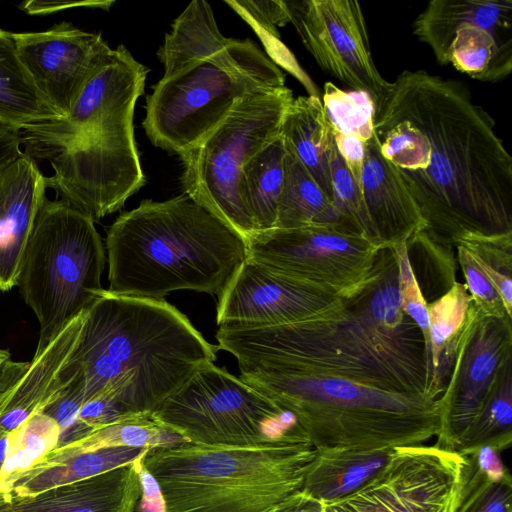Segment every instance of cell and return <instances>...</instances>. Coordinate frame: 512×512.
Here are the masks:
<instances>
[{
    "label": "cell",
    "instance_id": "cell-1",
    "mask_svg": "<svg viewBox=\"0 0 512 512\" xmlns=\"http://www.w3.org/2000/svg\"><path fill=\"white\" fill-rule=\"evenodd\" d=\"M373 131L432 240L512 233V157L466 85L404 70L375 104Z\"/></svg>",
    "mask_w": 512,
    "mask_h": 512
},
{
    "label": "cell",
    "instance_id": "cell-2",
    "mask_svg": "<svg viewBox=\"0 0 512 512\" xmlns=\"http://www.w3.org/2000/svg\"><path fill=\"white\" fill-rule=\"evenodd\" d=\"M216 340L239 369L345 373L387 391L436 398L424 337L401 307L392 248L379 251L367 285L355 296L292 323L219 327Z\"/></svg>",
    "mask_w": 512,
    "mask_h": 512
},
{
    "label": "cell",
    "instance_id": "cell-3",
    "mask_svg": "<svg viewBox=\"0 0 512 512\" xmlns=\"http://www.w3.org/2000/svg\"><path fill=\"white\" fill-rule=\"evenodd\" d=\"M147 72L125 46L111 49L66 118L19 132L29 155L50 161L46 186L94 220L119 210L145 184L133 117Z\"/></svg>",
    "mask_w": 512,
    "mask_h": 512
},
{
    "label": "cell",
    "instance_id": "cell-4",
    "mask_svg": "<svg viewBox=\"0 0 512 512\" xmlns=\"http://www.w3.org/2000/svg\"><path fill=\"white\" fill-rule=\"evenodd\" d=\"M217 349L168 302L105 289L84 312L67 366L80 372L85 401L107 394L128 415L151 416Z\"/></svg>",
    "mask_w": 512,
    "mask_h": 512
},
{
    "label": "cell",
    "instance_id": "cell-5",
    "mask_svg": "<svg viewBox=\"0 0 512 512\" xmlns=\"http://www.w3.org/2000/svg\"><path fill=\"white\" fill-rule=\"evenodd\" d=\"M106 249L107 290L152 300L178 290L220 296L248 258L245 238L186 194L121 214Z\"/></svg>",
    "mask_w": 512,
    "mask_h": 512
},
{
    "label": "cell",
    "instance_id": "cell-6",
    "mask_svg": "<svg viewBox=\"0 0 512 512\" xmlns=\"http://www.w3.org/2000/svg\"><path fill=\"white\" fill-rule=\"evenodd\" d=\"M240 372L243 381L294 414L318 452L422 445L441 429V397L386 391L322 373Z\"/></svg>",
    "mask_w": 512,
    "mask_h": 512
},
{
    "label": "cell",
    "instance_id": "cell-7",
    "mask_svg": "<svg viewBox=\"0 0 512 512\" xmlns=\"http://www.w3.org/2000/svg\"><path fill=\"white\" fill-rule=\"evenodd\" d=\"M311 443L275 447L150 449L143 458L165 512H269L303 490L317 457Z\"/></svg>",
    "mask_w": 512,
    "mask_h": 512
},
{
    "label": "cell",
    "instance_id": "cell-8",
    "mask_svg": "<svg viewBox=\"0 0 512 512\" xmlns=\"http://www.w3.org/2000/svg\"><path fill=\"white\" fill-rule=\"evenodd\" d=\"M105 261L94 219L64 200L45 198L17 282L39 322L34 355L101 296Z\"/></svg>",
    "mask_w": 512,
    "mask_h": 512
},
{
    "label": "cell",
    "instance_id": "cell-9",
    "mask_svg": "<svg viewBox=\"0 0 512 512\" xmlns=\"http://www.w3.org/2000/svg\"><path fill=\"white\" fill-rule=\"evenodd\" d=\"M285 86L279 67L249 39H232L211 59L163 78L146 99L143 127L157 147L179 156L214 130L248 94Z\"/></svg>",
    "mask_w": 512,
    "mask_h": 512
},
{
    "label": "cell",
    "instance_id": "cell-10",
    "mask_svg": "<svg viewBox=\"0 0 512 512\" xmlns=\"http://www.w3.org/2000/svg\"><path fill=\"white\" fill-rule=\"evenodd\" d=\"M151 418L185 442L202 446L311 443L293 413L214 362L199 368Z\"/></svg>",
    "mask_w": 512,
    "mask_h": 512
},
{
    "label": "cell",
    "instance_id": "cell-11",
    "mask_svg": "<svg viewBox=\"0 0 512 512\" xmlns=\"http://www.w3.org/2000/svg\"><path fill=\"white\" fill-rule=\"evenodd\" d=\"M293 99L286 86L252 92L202 141L180 155L185 194L244 238L257 231L243 197L244 166L279 135Z\"/></svg>",
    "mask_w": 512,
    "mask_h": 512
},
{
    "label": "cell",
    "instance_id": "cell-12",
    "mask_svg": "<svg viewBox=\"0 0 512 512\" xmlns=\"http://www.w3.org/2000/svg\"><path fill=\"white\" fill-rule=\"evenodd\" d=\"M245 240L249 258L341 299L365 288L380 250L340 225L272 228Z\"/></svg>",
    "mask_w": 512,
    "mask_h": 512
},
{
    "label": "cell",
    "instance_id": "cell-13",
    "mask_svg": "<svg viewBox=\"0 0 512 512\" xmlns=\"http://www.w3.org/2000/svg\"><path fill=\"white\" fill-rule=\"evenodd\" d=\"M441 65L487 82L512 70V0H432L412 24Z\"/></svg>",
    "mask_w": 512,
    "mask_h": 512
},
{
    "label": "cell",
    "instance_id": "cell-14",
    "mask_svg": "<svg viewBox=\"0 0 512 512\" xmlns=\"http://www.w3.org/2000/svg\"><path fill=\"white\" fill-rule=\"evenodd\" d=\"M467 464L466 455L436 443L395 448L376 476L344 498L320 503L321 512H455Z\"/></svg>",
    "mask_w": 512,
    "mask_h": 512
},
{
    "label": "cell",
    "instance_id": "cell-15",
    "mask_svg": "<svg viewBox=\"0 0 512 512\" xmlns=\"http://www.w3.org/2000/svg\"><path fill=\"white\" fill-rule=\"evenodd\" d=\"M290 23L319 67L375 104L389 82L372 58L361 5L355 0H284Z\"/></svg>",
    "mask_w": 512,
    "mask_h": 512
},
{
    "label": "cell",
    "instance_id": "cell-16",
    "mask_svg": "<svg viewBox=\"0 0 512 512\" xmlns=\"http://www.w3.org/2000/svg\"><path fill=\"white\" fill-rule=\"evenodd\" d=\"M512 357V318L483 314L471 303L444 393L436 444L456 447L486 404L508 358Z\"/></svg>",
    "mask_w": 512,
    "mask_h": 512
},
{
    "label": "cell",
    "instance_id": "cell-17",
    "mask_svg": "<svg viewBox=\"0 0 512 512\" xmlns=\"http://www.w3.org/2000/svg\"><path fill=\"white\" fill-rule=\"evenodd\" d=\"M12 36L34 86L61 119L68 116L89 76L111 51L101 34L69 22Z\"/></svg>",
    "mask_w": 512,
    "mask_h": 512
},
{
    "label": "cell",
    "instance_id": "cell-18",
    "mask_svg": "<svg viewBox=\"0 0 512 512\" xmlns=\"http://www.w3.org/2000/svg\"><path fill=\"white\" fill-rule=\"evenodd\" d=\"M341 298L247 258L218 296L220 328L269 327L311 317Z\"/></svg>",
    "mask_w": 512,
    "mask_h": 512
},
{
    "label": "cell",
    "instance_id": "cell-19",
    "mask_svg": "<svg viewBox=\"0 0 512 512\" xmlns=\"http://www.w3.org/2000/svg\"><path fill=\"white\" fill-rule=\"evenodd\" d=\"M84 312L30 362L9 360L0 373V433L10 434L42 411L68 381L63 370L79 338Z\"/></svg>",
    "mask_w": 512,
    "mask_h": 512
},
{
    "label": "cell",
    "instance_id": "cell-20",
    "mask_svg": "<svg viewBox=\"0 0 512 512\" xmlns=\"http://www.w3.org/2000/svg\"><path fill=\"white\" fill-rule=\"evenodd\" d=\"M143 458L31 495L0 493V512H135Z\"/></svg>",
    "mask_w": 512,
    "mask_h": 512
},
{
    "label": "cell",
    "instance_id": "cell-21",
    "mask_svg": "<svg viewBox=\"0 0 512 512\" xmlns=\"http://www.w3.org/2000/svg\"><path fill=\"white\" fill-rule=\"evenodd\" d=\"M360 190L371 240L380 249L406 243L427 223L396 168L380 153L374 136L365 144Z\"/></svg>",
    "mask_w": 512,
    "mask_h": 512
},
{
    "label": "cell",
    "instance_id": "cell-22",
    "mask_svg": "<svg viewBox=\"0 0 512 512\" xmlns=\"http://www.w3.org/2000/svg\"><path fill=\"white\" fill-rule=\"evenodd\" d=\"M46 188L45 176L27 152L0 171V291L17 285Z\"/></svg>",
    "mask_w": 512,
    "mask_h": 512
},
{
    "label": "cell",
    "instance_id": "cell-23",
    "mask_svg": "<svg viewBox=\"0 0 512 512\" xmlns=\"http://www.w3.org/2000/svg\"><path fill=\"white\" fill-rule=\"evenodd\" d=\"M280 134L286 149L332 201L330 162L336 144L320 97L294 98L283 117Z\"/></svg>",
    "mask_w": 512,
    "mask_h": 512
},
{
    "label": "cell",
    "instance_id": "cell-24",
    "mask_svg": "<svg viewBox=\"0 0 512 512\" xmlns=\"http://www.w3.org/2000/svg\"><path fill=\"white\" fill-rule=\"evenodd\" d=\"M149 449L112 447L70 455L49 452L8 480L0 493L22 496L86 479L144 457Z\"/></svg>",
    "mask_w": 512,
    "mask_h": 512
},
{
    "label": "cell",
    "instance_id": "cell-25",
    "mask_svg": "<svg viewBox=\"0 0 512 512\" xmlns=\"http://www.w3.org/2000/svg\"><path fill=\"white\" fill-rule=\"evenodd\" d=\"M231 41L218 29L210 5L204 0L192 1L174 20L157 53L164 66L163 78L213 58Z\"/></svg>",
    "mask_w": 512,
    "mask_h": 512
},
{
    "label": "cell",
    "instance_id": "cell-26",
    "mask_svg": "<svg viewBox=\"0 0 512 512\" xmlns=\"http://www.w3.org/2000/svg\"><path fill=\"white\" fill-rule=\"evenodd\" d=\"M393 450L318 452L302 492L319 503L344 498L376 476L387 465Z\"/></svg>",
    "mask_w": 512,
    "mask_h": 512
},
{
    "label": "cell",
    "instance_id": "cell-27",
    "mask_svg": "<svg viewBox=\"0 0 512 512\" xmlns=\"http://www.w3.org/2000/svg\"><path fill=\"white\" fill-rule=\"evenodd\" d=\"M59 119L22 65L12 33L0 29V126L19 133Z\"/></svg>",
    "mask_w": 512,
    "mask_h": 512
},
{
    "label": "cell",
    "instance_id": "cell-28",
    "mask_svg": "<svg viewBox=\"0 0 512 512\" xmlns=\"http://www.w3.org/2000/svg\"><path fill=\"white\" fill-rule=\"evenodd\" d=\"M471 303L467 286L459 282L444 295L427 303L430 392L436 398L445 391Z\"/></svg>",
    "mask_w": 512,
    "mask_h": 512
},
{
    "label": "cell",
    "instance_id": "cell-29",
    "mask_svg": "<svg viewBox=\"0 0 512 512\" xmlns=\"http://www.w3.org/2000/svg\"><path fill=\"white\" fill-rule=\"evenodd\" d=\"M284 172V184L274 228L340 225L351 230L332 201L288 150L284 159Z\"/></svg>",
    "mask_w": 512,
    "mask_h": 512
},
{
    "label": "cell",
    "instance_id": "cell-30",
    "mask_svg": "<svg viewBox=\"0 0 512 512\" xmlns=\"http://www.w3.org/2000/svg\"><path fill=\"white\" fill-rule=\"evenodd\" d=\"M286 153L284 139L279 133L244 166L243 197L257 231L275 227Z\"/></svg>",
    "mask_w": 512,
    "mask_h": 512
},
{
    "label": "cell",
    "instance_id": "cell-31",
    "mask_svg": "<svg viewBox=\"0 0 512 512\" xmlns=\"http://www.w3.org/2000/svg\"><path fill=\"white\" fill-rule=\"evenodd\" d=\"M512 442V357L504 363L483 409L460 439L456 451L466 455L489 446L499 452Z\"/></svg>",
    "mask_w": 512,
    "mask_h": 512
},
{
    "label": "cell",
    "instance_id": "cell-32",
    "mask_svg": "<svg viewBox=\"0 0 512 512\" xmlns=\"http://www.w3.org/2000/svg\"><path fill=\"white\" fill-rule=\"evenodd\" d=\"M185 442L178 434L155 422L151 416L128 418L108 425L51 452L70 455L112 447L153 449Z\"/></svg>",
    "mask_w": 512,
    "mask_h": 512
},
{
    "label": "cell",
    "instance_id": "cell-33",
    "mask_svg": "<svg viewBox=\"0 0 512 512\" xmlns=\"http://www.w3.org/2000/svg\"><path fill=\"white\" fill-rule=\"evenodd\" d=\"M406 247L409 261L415 262L411 268L427 303L444 295L457 282L452 247L435 242L425 231L412 236Z\"/></svg>",
    "mask_w": 512,
    "mask_h": 512
},
{
    "label": "cell",
    "instance_id": "cell-34",
    "mask_svg": "<svg viewBox=\"0 0 512 512\" xmlns=\"http://www.w3.org/2000/svg\"><path fill=\"white\" fill-rule=\"evenodd\" d=\"M59 436L60 428L56 421L41 411L11 432L7 455L0 470V489L8 480L55 449Z\"/></svg>",
    "mask_w": 512,
    "mask_h": 512
},
{
    "label": "cell",
    "instance_id": "cell-35",
    "mask_svg": "<svg viewBox=\"0 0 512 512\" xmlns=\"http://www.w3.org/2000/svg\"><path fill=\"white\" fill-rule=\"evenodd\" d=\"M322 104L334 132L367 143L374 136V102L365 91H345L325 82Z\"/></svg>",
    "mask_w": 512,
    "mask_h": 512
},
{
    "label": "cell",
    "instance_id": "cell-36",
    "mask_svg": "<svg viewBox=\"0 0 512 512\" xmlns=\"http://www.w3.org/2000/svg\"><path fill=\"white\" fill-rule=\"evenodd\" d=\"M456 245L463 246L472 255L512 316V233L466 234Z\"/></svg>",
    "mask_w": 512,
    "mask_h": 512
},
{
    "label": "cell",
    "instance_id": "cell-37",
    "mask_svg": "<svg viewBox=\"0 0 512 512\" xmlns=\"http://www.w3.org/2000/svg\"><path fill=\"white\" fill-rule=\"evenodd\" d=\"M461 501L455 512H512L511 475L494 481L475 465L470 455Z\"/></svg>",
    "mask_w": 512,
    "mask_h": 512
},
{
    "label": "cell",
    "instance_id": "cell-38",
    "mask_svg": "<svg viewBox=\"0 0 512 512\" xmlns=\"http://www.w3.org/2000/svg\"><path fill=\"white\" fill-rule=\"evenodd\" d=\"M330 174L333 205L351 230L372 241L360 186L337 149L331 157Z\"/></svg>",
    "mask_w": 512,
    "mask_h": 512
},
{
    "label": "cell",
    "instance_id": "cell-39",
    "mask_svg": "<svg viewBox=\"0 0 512 512\" xmlns=\"http://www.w3.org/2000/svg\"><path fill=\"white\" fill-rule=\"evenodd\" d=\"M392 248L396 254L398 263V290L402 310L420 328L424 337L428 355L430 342V323L427 310V302L413 274L407 254L406 243L394 246Z\"/></svg>",
    "mask_w": 512,
    "mask_h": 512
},
{
    "label": "cell",
    "instance_id": "cell-40",
    "mask_svg": "<svg viewBox=\"0 0 512 512\" xmlns=\"http://www.w3.org/2000/svg\"><path fill=\"white\" fill-rule=\"evenodd\" d=\"M457 261L463 271L468 292L475 306L485 315L496 318H512L497 290L461 245H456Z\"/></svg>",
    "mask_w": 512,
    "mask_h": 512
},
{
    "label": "cell",
    "instance_id": "cell-41",
    "mask_svg": "<svg viewBox=\"0 0 512 512\" xmlns=\"http://www.w3.org/2000/svg\"><path fill=\"white\" fill-rule=\"evenodd\" d=\"M243 18L257 24L261 30L273 38H279L277 28L290 23L284 0L268 1H225Z\"/></svg>",
    "mask_w": 512,
    "mask_h": 512
},
{
    "label": "cell",
    "instance_id": "cell-42",
    "mask_svg": "<svg viewBox=\"0 0 512 512\" xmlns=\"http://www.w3.org/2000/svg\"><path fill=\"white\" fill-rule=\"evenodd\" d=\"M334 132V131H333ZM336 149L346 167L360 186V177L364 161L365 143L353 136L334 132Z\"/></svg>",
    "mask_w": 512,
    "mask_h": 512
},
{
    "label": "cell",
    "instance_id": "cell-43",
    "mask_svg": "<svg viewBox=\"0 0 512 512\" xmlns=\"http://www.w3.org/2000/svg\"><path fill=\"white\" fill-rule=\"evenodd\" d=\"M466 455H470L478 469L491 480L498 481L510 475L499 457V451L492 447L484 446Z\"/></svg>",
    "mask_w": 512,
    "mask_h": 512
},
{
    "label": "cell",
    "instance_id": "cell-44",
    "mask_svg": "<svg viewBox=\"0 0 512 512\" xmlns=\"http://www.w3.org/2000/svg\"><path fill=\"white\" fill-rule=\"evenodd\" d=\"M112 2L97 1H26L21 7L29 14H49L52 12L77 7H99L107 9Z\"/></svg>",
    "mask_w": 512,
    "mask_h": 512
},
{
    "label": "cell",
    "instance_id": "cell-45",
    "mask_svg": "<svg viewBox=\"0 0 512 512\" xmlns=\"http://www.w3.org/2000/svg\"><path fill=\"white\" fill-rule=\"evenodd\" d=\"M142 496L137 503L136 510L139 512H165L164 502L160 490L145 470L144 466L141 470Z\"/></svg>",
    "mask_w": 512,
    "mask_h": 512
},
{
    "label": "cell",
    "instance_id": "cell-46",
    "mask_svg": "<svg viewBox=\"0 0 512 512\" xmlns=\"http://www.w3.org/2000/svg\"><path fill=\"white\" fill-rule=\"evenodd\" d=\"M21 144L18 132L0 126V171L22 153Z\"/></svg>",
    "mask_w": 512,
    "mask_h": 512
},
{
    "label": "cell",
    "instance_id": "cell-47",
    "mask_svg": "<svg viewBox=\"0 0 512 512\" xmlns=\"http://www.w3.org/2000/svg\"><path fill=\"white\" fill-rule=\"evenodd\" d=\"M10 443V434H2L0 433V470L5 461L7 450Z\"/></svg>",
    "mask_w": 512,
    "mask_h": 512
},
{
    "label": "cell",
    "instance_id": "cell-48",
    "mask_svg": "<svg viewBox=\"0 0 512 512\" xmlns=\"http://www.w3.org/2000/svg\"><path fill=\"white\" fill-rule=\"evenodd\" d=\"M11 360L10 353L7 350L0 349V373L5 366V364Z\"/></svg>",
    "mask_w": 512,
    "mask_h": 512
}]
</instances>
